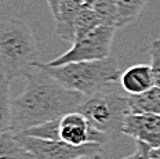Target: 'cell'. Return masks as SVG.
<instances>
[{
    "mask_svg": "<svg viewBox=\"0 0 160 159\" xmlns=\"http://www.w3.org/2000/svg\"><path fill=\"white\" fill-rule=\"evenodd\" d=\"M83 2H84V4H88V6H91L92 3L95 2V0H83Z\"/></svg>",
    "mask_w": 160,
    "mask_h": 159,
    "instance_id": "44dd1931",
    "label": "cell"
},
{
    "mask_svg": "<svg viewBox=\"0 0 160 159\" xmlns=\"http://www.w3.org/2000/svg\"><path fill=\"white\" fill-rule=\"evenodd\" d=\"M78 111L87 118L91 127L105 133L109 138H118L123 134L124 121L131 114L128 97L105 90L86 97Z\"/></svg>",
    "mask_w": 160,
    "mask_h": 159,
    "instance_id": "277c9868",
    "label": "cell"
},
{
    "mask_svg": "<svg viewBox=\"0 0 160 159\" xmlns=\"http://www.w3.org/2000/svg\"><path fill=\"white\" fill-rule=\"evenodd\" d=\"M59 122H61V119L48 121V122H46V123L33 126V127L28 129V130L22 131V134L36 137V138H42V140L62 141L61 140V130H59Z\"/></svg>",
    "mask_w": 160,
    "mask_h": 159,
    "instance_id": "9a60e30c",
    "label": "cell"
},
{
    "mask_svg": "<svg viewBox=\"0 0 160 159\" xmlns=\"http://www.w3.org/2000/svg\"><path fill=\"white\" fill-rule=\"evenodd\" d=\"M151 53V67L155 78V85L160 87V39H155L149 49Z\"/></svg>",
    "mask_w": 160,
    "mask_h": 159,
    "instance_id": "ac0fdd59",
    "label": "cell"
},
{
    "mask_svg": "<svg viewBox=\"0 0 160 159\" xmlns=\"http://www.w3.org/2000/svg\"><path fill=\"white\" fill-rule=\"evenodd\" d=\"M25 79L24 91L11 101V133H22L33 126L61 119L78 111L86 100V95L64 87L38 62Z\"/></svg>",
    "mask_w": 160,
    "mask_h": 159,
    "instance_id": "6da1fadb",
    "label": "cell"
},
{
    "mask_svg": "<svg viewBox=\"0 0 160 159\" xmlns=\"http://www.w3.org/2000/svg\"><path fill=\"white\" fill-rule=\"evenodd\" d=\"M148 0H116L118 28H124L135 21L142 13Z\"/></svg>",
    "mask_w": 160,
    "mask_h": 159,
    "instance_id": "4fadbf2b",
    "label": "cell"
},
{
    "mask_svg": "<svg viewBox=\"0 0 160 159\" xmlns=\"http://www.w3.org/2000/svg\"><path fill=\"white\" fill-rule=\"evenodd\" d=\"M131 114L160 115V87L153 86L151 90L128 97Z\"/></svg>",
    "mask_w": 160,
    "mask_h": 159,
    "instance_id": "8fae6325",
    "label": "cell"
},
{
    "mask_svg": "<svg viewBox=\"0 0 160 159\" xmlns=\"http://www.w3.org/2000/svg\"><path fill=\"white\" fill-rule=\"evenodd\" d=\"M0 159H36L31 151L24 148L14 138L11 131L0 136Z\"/></svg>",
    "mask_w": 160,
    "mask_h": 159,
    "instance_id": "7c38bea8",
    "label": "cell"
},
{
    "mask_svg": "<svg viewBox=\"0 0 160 159\" xmlns=\"http://www.w3.org/2000/svg\"><path fill=\"white\" fill-rule=\"evenodd\" d=\"M83 6V0H61L58 13L54 17L55 35L61 40L72 44L76 42V19Z\"/></svg>",
    "mask_w": 160,
    "mask_h": 159,
    "instance_id": "ba28073f",
    "label": "cell"
},
{
    "mask_svg": "<svg viewBox=\"0 0 160 159\" xmlns=\"http://www.w3.org/2000/svg\"><path fill=\"white\" fill-rule=\"evenodd\" d=\"M14 138L24 148L31 151L36 159H82L99 158L102 144L88 142L83 145H72L65 141H50L26 136L22 133H12Z\"/></svg>",
    "mask_w": 160,
    "mask_h": 159,
    "instance_id": "8992f818",
    "label": "cell"
},
{
    "mask_svg": "<svg viewBox=\"0 0 160 159\" xmlns=\"http://www.w3.org/2000/svg\"><path fill=\"white\" fill-rule=\"evenodd\" d=\"M118 28L109 25H99L94 31L76 40L72 47L55 59L46 62L48 67H58L69 62L80 61H95L111 57L112 43Z\"/></svg>",
    "mask_w": 160,
    "mask_h": 159,
    "instance_id": "5b68a950",
    "label": "cell"
},
{
    "mask_svg": "<svg viewBox=\"0 0 160 159\" xmlns=\"http://www.w3.org/2000/svg\"><path fill=\"white\" fill-rule=\"evenodd\" d=\"M123 134L152 148H160V115L128 114L123 125Z\"/></svg>",
    "mask_w": 160,
    "mask_h": 159,
    "instance_id": "52a82bcc",
    "label": "cell"
},
{
    "mask_svg": "<svg viewBox=\"0 0 160 159\" xmlns=\"http://www.w3.org/2000/svg\"><path fill=\"white\" fill-rule=\"evenodd\" d=\"M35 36L21 19H3L0 24V80L25 78L38 61Z\"/></svg>",
    "mask_w": 160,
    "mask_h": 159,
    "instance_id": "7a4b0ae2",
    "label": "cell"
},
{
    "mask_svg": "<svg viewBox=\"0 0 160 159\" xmlns=\"http://www.w3.org/2000/svg\"><path fill=\"white\" fill-rule=\"evenodd\" d=\"M99 25L104 24H102L101 18L98 17V14L94 11V8L88 4H84L83 8L80 10L78 19H76V40L94 31Z\"/></svg>",
    "mask_w": 160,
    "mask_h": 159,
    "instance_id": "5bb4252c",
    "label": "cell"
},
{
    "mask_svg": "<svg viewBox=\"0 0 160 159\" xmlns=\"http://www.w3.org/2000/svg\"><path fill=\"white\" fill-rule=\"evenodd\" d=\"M38 65L46 69L64 87L78 91L86 97L104 91L111 85L120 82L123 74L112 57L95 61L69 62L58 67H48L40 62H38Z\"/></svg>",
    "mask_w": 160,
    "mask_h": 159,
    "instance_id": "3957f363",
    "label": "cell"
},
{
    "mask_svg": "<svg viewBox=\"0 0 160 159\" xmlns=\"http://www.w3.org/2000/svg\"><path fill=\"white\" fill-rule=\"evenodd\" d=\"M46 3H47L50 10H51L52 17H55L57 13H58V7H59V3H61V0H46Z\"/></svg>",
    "mask_w": 160,
    "mask_h": 159,
    "instance_id": "ffe728a7",
    "label": "cell"
},
{
    "mask_svg": "<svg viewBox=\"0 0 160 159\" xmlns=\"http://www.w3.org/2000/svg\"><path fill=\"white\" fill-rule=\"evenodd\" d=\"M61 140L72 145H83L90 142V126L87 118L79 111H73L64 115L59 122Z\"/></svg>",
    "mask_w": 160,
    "mask_h": 159,
    "instance_id": "9c48e42d",
    "label": "cell"
},
{
    "mask_svg": "<svg viewBox=\"0 0 160 159\" xmlns=\"http://www.w3.org/2000/svg\"><path fill=\"white\" fill-rule=\"evenodd\" d=\"M120 85L130 95L142 94V93L151 90L153 86H156L152 67L144 64L130 67L122 74Z\"/></svg>",
    "mask_w": 160,
    "mask_h": 159,
    "instance_id": "30bf717a",
    "label": "cell"
},
{
    "mask_svg": "<svg viewBox=\"0 0 160 159\" xmlns=\"http://www.w3.org/2000/svg\"><path fill=\"white\" fill-rule=\"evenodd\" d=\"M152 147H149L148 144L141 141H137V151L132 155H130L127 158L123 159H156L152 154Z\"/></svg>",
    "mask_w": 160,
    "mask_h": 159,
    "instance_id": "d6986e66",
    "label": "cell"
},
{
    "mask_svg": "<svg viewBox=\"0 0 160 159\" xmlns=\"http://www.w3.org/2000/svg\"><path fill=\"white\" fill-rule=\"evenodd\" d=\"M91 7L98 14V17L101 18L104 25L118 28V7H116V0H95L91 4Z\"/></svg>",
    "mask_w": 160,
    "mask_h": 159,
    "instance_id": "e0dca14e",
    "label": "cell"
},
{
    "mask_svg": "<svg viewBox=\"0 0 160 159\" xmlns=\"http://www.w3.org/2000/svg\"><path fill=\"white\" fill-rule=\"evenodd\" d=\"M10 83L0 80V130L2 133L10 131L11 123V93Z\"/></svg>",
    "mask_w": 160,
    "mask_h": 159,
    "instance_id": "2e32d148",
    "label": "cell"
}]
</instances>
